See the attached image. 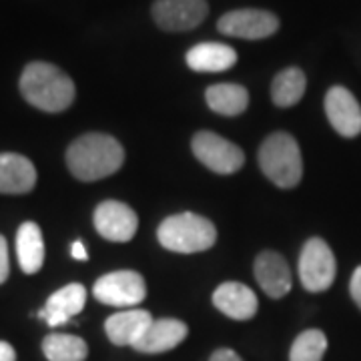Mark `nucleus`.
<instances>
[{
	"label": "nucleus",
	"instance_id": "nucleus-23",
	"mask_svg": "<svg viewBox=\"0 0 361 361\" xmlns=\"http://www.w3.org/2000/svg\"><path fill=\"white\" fill-rule=\"evenodd\" d=\"M327 351V337L319 329L299 334L289 351V361H322Z\"/></svg>",
	"mask_w": 361,
	"mask_h": 361
},
{
	"label": "nucleus",
	"instance_id": "nucleus-8",
	"mask_svg": "<svg viewBox=\"0 0 361 361\" xmlns=\"http://www.w3.org/2000/svg\"><path fill=\"white\" fill-rule=\"evenodd\" d=\"M221 35L235 37V39L261 40L269 39L279 30V18L277 14L261 8H239L231 13L223 14L217 23Z\"/></svg>",
	"mask_w": 361,
	"mask_h": 361
},
{
	"label": "nucleus",
	"instance_id": "nucleus-2",
	"mask_svg": "<svg viewBox=\"0 0 361 361\" xmlns=\"http://www.w3.org/2000/svg\"><path fill=\"white\" fill-rule=\"evenodd\" d=\"M18 87L26 103L44 113H63L77 97L73 78L56 65L42 61L25 66Z\"/></svg>",
	"mask_w": 361,
	"mask_h": 361
},
{
	"label": "nucleus",
	"instance_id": "nucleus-11",
	"mask_svg": "<svg viewBox=\"0 0 361 361\" xmlns=\"http://www.w3.org/2000/svg\"><path fill=\"white\" fill-rule=\"evenodd\" d=\"M325 113L331 127L341 135L353 139L361 135V104L345 87H331L325 94Z\"/></svg>",
	"mask_w": 361,
	"mask_h": 361
},
{
	"label": "nucleus",
	"instance_id": "nucleus-1",
	"mask_svg": "<svg viewBox=\"0 0 361 361\" xmlns=\"http://www.w3.org/2000/svg\"><path fill=\"white\" fill-rule=\"evenodd\" d=\"M125 163V149L111 135L87 133L66 151L68 171L78 180H99L116 173Z\"/></svg>",
	"mask_w": 361,
	"mask_h": 361
},
{
	"label": "nucleus",
	"instance_id": "nucleus-20",
	"mask_svg": "<svg viewBox=\"0 0 361 361\" xmlns=\"http://www.w3.org/2000/svg\"><path fill=\"white\" fill-rule=\"evenodd\" d=\"M207 106L223 116L241 115L249 104V92L245 87L235 82H221L205 90Z\"/></svg>",
	"mask_w": 361,
	"mask_h": 361
},
{
	"label": "nucleus",
	"instance_id": "nucleus-16",
	"mask_svg": "<svg viewBox=\"0 0 361 361\" xmlns=\"http://www.w3.org/2000/svg\"><path fill=\"white\" fill-rule=\"evenodd\" d=\"M189 327L179 319H157L149 325L145 336L133 345L139 353H165L185 341Z\"/></svg>",
	"mask_w": 361,
	"mask_h": 361
},
{
	"label": "nucleus",
	"instance_id": "nucleus-13",
	"mask_svg": "<svg viewBox=\"0 0 361 361\" xmlns=\"http://www.w3.org/2000/svg\"><path fill=\"white\" fill-rule=\"evenodd\" d=\"M255 279L259 287L273 299L285 297L291 291V271L283 255L263 251L255 259Z\"/></svg>",
	"mask_w": 361,
	"mask_h": 361
},
{
	"label": "nucleus",
	"instance_id": "nucleus-22",
	"mask_svg": "<svg viewBox=\"0 0 361 361\" xmlns=\"http://www.w3.org/2000/svg\"><path fill=\"white\" fill-rule=\"evenodd\" d=\"M42 353L49 361H85L89 348L85 339L66 334H52L42 341Z\"/></svg>",
	"mask_w": 361,
	"mask_h": 361
},
{
	"label": "nucleus",
	"instance_id": "nucleus-26",
	"mask_svg": "<svg viewBox=\"0 0 361 361\" xmlns=\"http://www.w3.org/2000/svg\"><path fill=\"white\" fill-rule=\"evenodd\" d=\"M209 361H243L233 349H217Z\"/></svg>",
	"mask_w": 361,
	"mask_h": 361
},
{
	"label": "nucleus",
	"instance_id": "nucleus-4",
	"mask_svg": "<svg viewBox=\"0 0 361 361\" xmlns=\"http://www.w3.org/2000/svg\"><path fill=\"white\" fill-rule=\"evenodd\" d=\"M159 243L175 253H201L215 245L217 229L215 225L195 213L171 215L161 223Z\"/></svg>",
	"mask_w": 361,
	"mask_h": 361
},
{
	"label": "nucleus",
	"instance_id": "nucleus-5",
	"mask_svg": "<svg viewBox=\"0 0 361 361\" xmlns=\"http://www.w3.org/2000/svg\"><path fill=\"white\" fill-rule=\"evenodd\" d=\"M336 255L319 237L310 239L299 255V279L311 293L327 291L336 281Z\"/></svg>",
	"mask_w": 361,
	"mask_h": 361
},
{
	"label": "nucleus",
	"instance_id": "nucleus-6",
	"mask_svg": "<svg viewBox=\"0 0 361 361\" xmlns=\"http://www.w3.org/2000/svg\"><path fill=\"white\" fill-rule=\"evenodd\" d=\"M191 145H193L195 157L213 173L231 175V173H237L245 163L243 151L235 142L223 139L217 133L201 130L195 135Z\"/></svg>",
	"mask_w": 361,
	"mask_h": 361
},
{
	"label": "nucleus",
	"instance_id": "nucleus-19",
	"mask_svg": "<svg viewBox=\"0 0 361 361\" xmlns=\"http://www.w3.org/2000/svg\"><path fill=\"white\" fill-rule=\"evenodd\" d=\"M16 255H18L20 269L25 271L26 275L40 271L42 263H44V239H42V233L37 223L26 221L18 227Z\"/></svg>",
	"mask_w": 361,
	"mask_h": 361
},
{
	"label": "nucleus",
	"instance_id": "nucleus-10",
	"mask_svg": "<svg viewBox=\"0 0 361 361\" xmlns=\"http://www.w3.org/2000/svg\"><path fill=\"white\" fill-rule=\"evenodd\" d=\"M94 227L99 235L113 243H127L135 237L139 217L121 201H103L94 209Z\"/></svg>",
	"mask_w": 361,
	"mask_h": 361
},
{
	"label": "nucleus",
	"instance_id": "nucleus-18",
	"mask_svg": "<svg viewBox=\"0 0 361 361\" xmlns=\"http://www.w3.org/2000/svg\"><path fill=\"white\" fill-rule=\"evenodd\" d=\"M185 61L187 66L197 73H223L237 63V52L223 42H201L189 49Z\"/></svg>",
	"mask_w": 361,
	"mask_h": 361
},
{
	"label": "nucleus",
	"instance_id": "nucleus-24",
	"mask_svg": "<svg viewBox=\"0 0 361 361\" xmlns=\"http://www.w3.org/2000/svg\"><path fill=\"white\" fill-rule=\"evenodd\" d=\"M8 271H11V265H8V245H6V239L0 235V285L8 279Z\"/></svg>",
	"mask_w": 361,
	"mask_h": 361
},
{
	"label": "nucleus",
	"instance_id": "nucleus-14",
	"mask_svg": "<svg viewBox=\"0 0 361 361\" xmlns=\"http://www.w3.org/2000/svg\"><path fill=\"white\" fill-rule=\"evenodd\" d=\"M85 303H87V289L80 283H71L49 297L47 305L39 311V317L51 327H56L78 315L85 310Z\"/></svg>",
	"mask_w": 361,
	"mask_h": 361
},
{
	"label": "nucleus",
	"instance_id": "nucleus-7",
	"mask_svg": "<svg viewBox=\"0 0 361 361\" xmlns=\"http://www.w3.org/2000/svg\"><path fill=\"white\" fill-rule=\"evenodd\" d=\"M92 295L104 305L133 307L147 297V285L137 271H115L103 275L94 283Z\"/></svg>",
	"mask_w": 361,
	"mask_h": 361
},
{
	"label": "nucleus",
	"instance_id": "nucleus-28",
	"mask_svg": "<svg viewBox=\"0 0 361 361\" xmlns=\"http://www.w3.org/2000/svg\"><path fill=\"white\" fill-rule=\"evenodd\" d=\"M71 255H73V259H77V261H87V259H89L82 241H75V243H73V247H71Z\"/></svg>",
	"mask_w": 361,
	"mask_h": 361
},
{
	"label": "nucleus",
	"instance_id": "nucleus-15",
	"mask_svg": "<svg viewBox=\"0 0 361 361\" xmlns=\"http://www.w3.org/2000/svg\"><path fill=\"white\" fill-rule=\"evenodd\" d=\"M37 185V169L18 153L0 155V193L25 195Z\"/></svg>",
	"mask_w": 361,
	"mask_h": 361
},
{
	"label": "nucleus",
	"instance_id": "nucleus-25",
	"mask_svg": "<svg viewBox=\"0 0 361 361\" xmlns=\"http://www.w3.org/2000/svg\"><path fill=\"white\" fill-rule=\"evenodd\" d=\"M349 291H351V297H353V301L357 303V307L361 310V265L357 267V269L353 271V275H351Z\"/></svg>",
	"mask_w": 361,
	"mask_h": 361
},
{
	"label": "nucleus",
	"instance_id": "nucleus-17",
	"mask_svg": "<svg viewBox=\"0 0 361 361\" xmlns=\"http://www.w3.org/2000/svg\"><path fill=\"white\" fill-rule=\"evenodd\" d=\"M153 322L155 319L151 317V313L145 310L121 311L106 319L104 331H106V337L111 339V343L133 348L145 336V331Z\"/></svg>",
	"mask_w": 361,
	"mask_h": 361
},
{
	"label": "nucleus",
	"instance_id": "nucleus-21",
	"mask_svg": "<svg viewBox=\"0 0 361 361\" xmlns=\"http://www.w3.org/2000/svg\"><path fill=\"white\" fill-rule=\"evenodd\" d=\"M305 89H307L305 73L301 68H297V66H289V68H283L277 77L273 78L271 99L277 106L287 109V106H293L303 99Z\"/></svg>",
	"mask_w": 361,
	"mask_h": 361
},
{
	"label": "nucleus",
	"instance_id": "nucleus-27",
	"mask_svg": "<svg viewBox=\"0 0 361 361\" xmlns=\"http://www.w3.org/2000/svg\"><path fill=\"white\" fill-rule=\"evenodd\" d=\"M0 361H16V351L6 341H0Z\"/></svg>",
	"mask_w": 361,
	"mask_h": 361
},
{
	"label": "nucleus",
	"instance_id": "nucleus-3",
	"mask_svg": "<svg viewBox=\"0 0 361 361\" xmlns=\"http://www.w3.org/2000/svg\"><path fill=\"white\" fill-rule=\"evenodd\" d=\"M259 167L277 187H297L303 177V159L295 139L287 133L269 135L259 149Z\"/></svg>",
	"mask_w": 361,
	"mask_h": 361
},
{
	"label": "nucleus",
	"instance_id": "nucleus-12",
	"mask_svg": "<svg viewBox=\"0 0 361 361\" xmlns=\"http://www.w3.org/2000/svg\"><path fill=\"white\" fill-rule=\"evenodd\" d=\"M215 307L235 322H247L257 313V295L243 283L229 281L219 285L213 293Z\"/></svg>",
	"mask_w": 361,
	"mask_h": 361
},
{
	"label": "nucleus",
	"instance_id": "nucleus-9",
	"mask_svg": "<svg viewBox=\"0 0 361 361\" xmlns=\"http://www.w3.org/2000/svg\"><path fill=\"white\" fill-rule=\"evenodd\" d=\"M209 13L207 0H155L153 20L165 32H187L205 20Z\"/></svg>",
	"mask_w": 361,
	"mask_h": 361
}]
</instances>
